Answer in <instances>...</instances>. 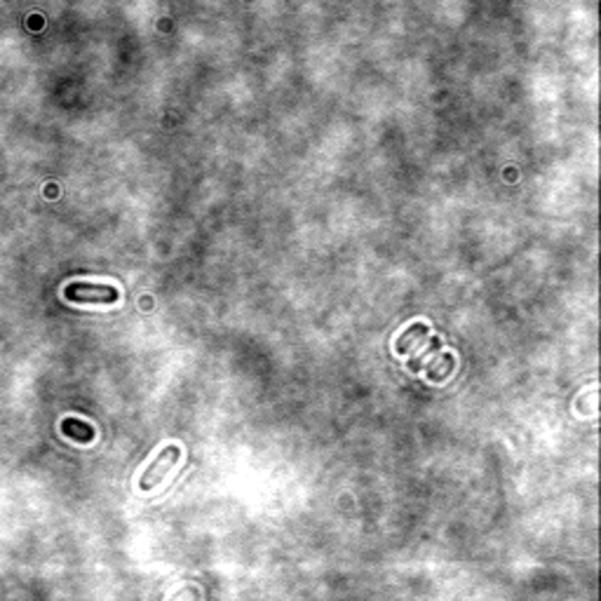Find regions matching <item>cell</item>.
<instances>
[{
	"label": "cell",
	"instance_id": "5",
	"mask_svg": "<svg viewBox=\"0 0 601 601\" xmlns=\"http://www.w3.org/2000/svg\"><path fill=\"white\" fill-rule=\"evenodd\" d=\"M61 433L66 437H71V440H75V442H83V444L95 440V428L83 423V421H75V418H63Z\"/></svg>",
	"mask_w": 601,
	"mask_h": 601
},
{
	"label": "cell",
	"instance_id": "3",
	"mask_svg": "<svg viewBox=\"0 0 601 601\" xmlns=\"http://www.w3.org/2000/svg\"><path fill=\"white\" fill-rule=\"evenodd\" d=\"M430 326L425 322H413L411 326H406L400 336H397V353L406 355L411 348H418L423 343V338H428Z\"/></svg>",
	"mask_w": 601,
	"mask_h": 601
},
{
	"label": "cell",
	"instance_id": "1",
	"mask_svg": "<svg viewBox=\"0 0 601 601\" xmlns=\"http://www.w3.org/2000/svg\"><path fill=\"white\" fill-rule=\"evenodd\" d=\"M63 296L66 301L80 303V306H110L120 299V291L113 284L104 282H68Z\"/></svg>",
	"mask_w": 601,
	"mask_h": 601
},
{
	"label": "cell",
	"instance_id": "4",
	"mask_svg": "<svg viewBox=\"0 0 601 601\" xmlns=\"http://www.w3.org/2000/svg\"><path fill=\"white\" fill-rule=\"evenodd\" d=\"M453 366H456V355L453 353H444L440 355L433 364L428 366V381L433 383H444L449 376H451Z\"/></svg>",
	"mask_w": 601,
	"mask_h": 601
},
{
	"label": "cell",
	"instance_id": "6",
	"mask_svg": "<svg viewBox=\"0 0 601 601\" xmlns=\"http://www.w3.org/2000/svg\"><path fill=\"white\" fill-rule=\"evenodd\" d=\"M440 346H442V341H440V338H433V343H430V346L425 348V353L421 355V357H418V359H411V362H409V369H411V371H418V369H421L423 359H425V357H430V355H433V353H437V350H440Z\"/></svg>",
	"mask_w": 601,
	"mask_h": 601
},
{
	"label": "cell",
	"instance_id": "2",
	"mask_svg": "<svg viewBox=\"0 0 601 601\" xmlns=\"http://www.w3.org/2000/svg\"><path fill=\"white\" fill-rule=\"evenodd\" d=\"M179 458H181V446L167 444L148 465H146V470L141 472V480H139V489H141V491H153L157 484L169 475V470L177 468Z\"/></svg>",
	"mask_w": 601,
	"mask_h": 601
}]
</instances>
